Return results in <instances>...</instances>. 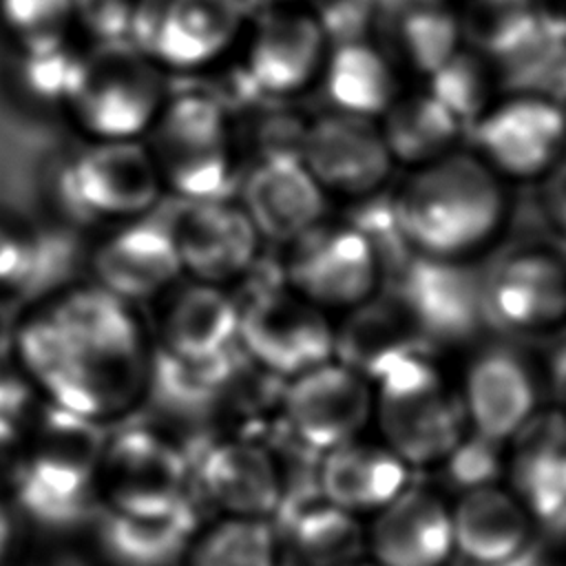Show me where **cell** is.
<instances>
[{"mask_svg":"<svg viewBox=\"0 0 566 566\" xmlns=\"http://www.w3.org/2000/svg\"><path fill=\"white\" fill-rule=\"evenodd\" d=\"M15 542V515L4 495H0V566L9 557V551Z\"/></svg>","mask_w":566,"mask_h":566,"instance_id":"44","label":"cell"},{"mask_svg":"<svg viewBox=\"0 0 566 566\" xmlns=\"http://www.w3.org/2000/svg\"><path fill=\"white\" fill-rule=\"evenodd\" d=\"M276 4H296V2H301V0H274Z\"/></svg>","mask_w":566,"mask_h":566,"instance_id":"48","label":"cell"},{"mask_svg":"<svg viewBox=\"0 0 566 566\" xmlns=\"http://www.w3.org/2000/svg\"><path fill=\"white\" fill-rule=\"evenodd\" d=\"M192 486L221 517L272 520L283 500V469L268 444L226 436L203 449Z\"/></svg>","mask_w":566,"mask_h":566,"instance_id":"20","label":"cell"},{"mask_svg":"<svg viewBox=\"0 0 566 566\" xmlns=\"http://www.w3.org/2000/svg\"><path fill=\"white\" fill-rule=\"evenodd\" d=\"M88 268L93 283L130 305L153 303L184 276L170 223L148 214L113 223L93 245Z\"/></svg>","mask_w":566,"mask_h":566,"instance_id":"19","label":"cell"},{"mask_svg":"<svg viewBox=\"0 0 566 566\" xmlns=\"http://www.w3.org/2000/svg\"><path fill=\"white\" fill-rule=\"evenodd\" d=\"M0 18L20 51L64 44L75 27L73 0H0Z\"/></svg>","mask_w":566,"mask_h":566,"instance_id":"37","label":"cell"},{"mask_svg":"<svg viewBox=\"0 0 566 566\" xmlns=\"http://www.w3.org/2000/svg\"><path fill=\"white\" fill-rule=\"evenodd\" d=\"M369 40L400 69L427 77L460 46L458 11L449 0H371Z\"/></svg>","mask_w":566,"mask_h":566,"instance_id":"26","label":"cell"},{"mask_svg":"<svg viewBox=\"0 0 566 566\" xmlns=\"http://www.w3.org/2000/svg\"><path fill=\"white\" fill-rule=\"evenodd\" d=\"M484 327L542 334L566 321V256L526 248L482 270Z\"/></svg>","mask_w":566,"mask_h":566,"instance_id":"15","label":"cell"},{"mask_svg":"<svg viewBox=\"0 0 566 566\" xmlns=\"http://www.w3.org/2000/svg\"><path fill=\"white\" fill-rule=\"evenodd\" d=\"M321 497L354 517H371L411 484V469L378 438H354L321 453Z\"/></svg>","mask_w":566,"mask_h":566,"instance_id":"28","label":"cell"},{"mask_svg":"<svg viewBox=\"0 0 566 566\" xmlns=\"http://www.w3.org/2000/svg\"><path fill=\"white\" fill-rule=\"evenodd\" d=\"M298 155L327 197L349 201L378 195L396 166L376 119L336 108L307 119Z\"/></svg>","mask_w":566,"mask_h":566,"instance_id":"14","label":"cell"},{"mask_svg":"<svg viewBox=\"0 0 566 566\" xmlns=\"http://www.w3.org/2000/svg\"><path fill=\"white\" fill-rule=\"evenodd\" d=\"M239 347L259 369L290 380L334 358V321L283 283L241 305Z\"/></svg>","mask_w":566,"mask_h":566,"instance_id":"11","label":"cell"},{"mask_svg":"<svg viewBox=\"0 0 566 566\" xmlns=\"http://www.w3.org/2000/svg\"><path fill=\"white\" fill-rule=\"evenodd\" d=\"M542 208L566 256V150L542 179Z\"/></svg>","mask_w":566,"mask_h":566,"instance_id":"41","label":"cell"},{"mask_svg":"<svg viewBox=\"0 0 566 566\" xmlns=\"http://www.w3.org/2000/svg\"><path fill=\"white\" fill-rule=\"evenodd\" d=\"M170 228L181 274L221 287L250 272L263 241L239 201L228 197L188 201Z\"/></svg>","mask_w":566,"mask_h":566,"instance_id":"18","label":"cell"},{"mask_svg":"<svg viewBox=\"0 0 566 566\" xmlns=\"http://www.w3.org/2000/svg\"><path fill=\"white\" fill-rule=\"evenodd\" d=\"M422 340L398 292L378 290L334 323V358L371 382L394 360L418 349Z\"/></svg>","mask_w":566,"mask_h":566,"instance_id":"29","label":"cell"},{"mask_svg":"<svg viewBox=\"0 0 566 566\" xmlns=\"http://www.w3.org/2000/svg\"><path fill=\"white\" fill-rule=\"evenodd\" d=\"M553 382H555L559 400H562L559 409L566 413V347L559 349L553 360Z\"/></svg>","mask_w":566,"mask_h":566,"instance_id":"45","label":"cell"},{"mask_svg":"<svg viewBox=\"0 0 566 566\" xmlns=\"http://www.w3.org/2000/svg\"><path fill=\"white\" fill-rule=\"evenodd\" d=\"M164 192L144 139H88L55 177V199L77 223H119L150 214Z\"/></svg>","mask_w":566,"mask_h":566,"instance_id":"7","label":"cell"},{"mask_svg":"<svg viewBox=\"0 0 566 566\" xmlns=\"http://www.w3.org/2000/svg\"><path fill=\"white\" fill-rule=\"evenodd\" d=\"M493 64L480 53L460 46L424 80V88L464 126L471 128L495 102Z\"/></svg>","mask_w":566,"mask_h":566,"instance_id":"35","label":"cell"},{"mask_svg":"<svg viewBox=\"0 0 566 566\" xmlns=\"http://www.w3.org/2000/svg\"><path fill=\"white\" fill-rule=\"evenodd\" d=\"M458 387L469 431L495 444H506L539 409L531 365L504 345L480 349L467 363Z\"/></svg>","mask_w":566,"mask_h":566,"instance_id":"23","label":"cell"},{"mask_svg":"<svg viewBox=\"0 0 566 566\" xmlns=\"http://www.w3.org/2000/svg\"><path fill=\"white\" fill-rule=\"evenodd\" d=\"M44 400L33 380L15 363L13 369H0V422L13 424L27 433Z\"/></svg>","mask_w":566,"mask_h":566,"instance_id":"40","label":"cell"},{"mask_svg":"<svg viewBox=\"0 0 566 566\" xmlns=\"http://www.w3.org/2000/svg\"><path fill=\"white\" fill-rule=\"evenodd\" d=\"M181 566H279L274 526L270 520L219 517L197 531Z\"/></svg>","mask_w":566,"mask_h":566,"instance_id":"34","label":"cell"},{"mask_svg":"<svg viewBox=\"0 0 566 566\" xmlns=\"http://www.w3.org/2000/svg\"><path fill=\"white\" fill-rule=\"evenodd\" d=\"M192 467L186 451L166 433L130 427L106 438L97 495L104 509L130 515H159L190 502Z\"/></svg>","mask_w":566,"mask_h":566,"instance_id":"9","label":"cell"},{"mask_svg":"<svg viewBox=\"0 0 566 566\" xmlns=\"http://www.w3.org/2000/svg\"><path fill=\"white\" fill-rule=\"evenodd\" d=\"M243 0H135L130 40L164 71H201L239 42Z\"/></svg>","mask_w":566,"mask_h":566,"instance_id":"10","label":"cell"},{"mask_svg":"<svg viewBox=\"0 0 566 566\" xmlns=\"http://www.w3.org/2000/svg\"><path fill=\"white\" fill-rule=\"evenodd\" d=\"M279 566H349L367 553L365 526L358 517L323 497L276 513Z\"/></svg>","mask_w":566,"mask_h":566,"instance_id":"31","label":"cell"},{"mask_svg":"<svg viewBox=\"0 0 566 566\" xmlns=\"http://www.w3.org/2000/svg\"><path fill=\"white\" fill-rule=\"evenodd\" d=\"M504 484L537 522L566 511V413L537 409L506 442Z\"/></svg>","mask_w":566,"mask_h":566,"instance_id":"27","label":"cell"},{"mask_svg":"<svg viewBox=\"0 0 566 566\" xmlns=\"http://www.w3.org/2000/svg\"><path fill=\"white\" fill-rule=\"evenodd\" d=\"M546 27L566 44V0H537Z\"/></svg>","mask_w":566,"mask_h":566,"instance_id":"43","label":"cell"},{"mask_svg":"<svg viewBox=\"0 0 566 566\" xmlns=\"http://www.w3.org/2000/svg\"><path fill=\"white\" fill-rule=\"evenodd\" d=\"M378 438L413 471L440 467L469 436L460 387L422 347L371 382Z\"/></svg>","mask_w":566,"mask_h":566,"instance_id":"4","label":"cell"},{"mask_svg":"<svg viewBox=\"0 0 566 566\" xmlns=\"http://www.w3.org/2000/svg\"><path fill=\"white\" fill-rule=\"evenodd\" d=\"M455 557L471 566H506L524 555L539 524L504 482L464 486L451 502Z\"/></svg>","mask_w":566,"mask_h":566,"instance_id":"25","label":"cell"},{"mask_svg":"<svg viewBox=\"0 0 566 566\" xmlns=\"http://www.w3.org/2000/svg\"><path fill=\"white\" fill-rule=\"evenodd\" d=\"M376 122L394 164L409 170L455 150L467 130L424 86L402 91Z\"/></svg>","mask_w":566,"mask_h":566,"instance_id":"33","label":"cell"},{"mask_svg":"<svg viewBox=\"0 0 566 566\" xmlns=\"http://www.w3.org/2000/svg\"><path fill=\"white\" fill-rule=\"evenodd\" d=\"M164 190L203 201L226 197L237 172V133L219 97L186 91L168 95L142 137Z\"/></svg>","mask_w":566,"mask_h":566,"instance_id":"5","label":"cell"},{"mask_svg":"<svg viewBox=\"0 0 566 566\" xmlns=\"http://www.w3.org/2000/svg\"><path fill=\"white\" fill-rule=\"evenodd\" d=\"M135 0H73L75 27L93 42L130 40Z\"/></svg>","mask_w":566,"mask_h":566,"instance_id":"39","label":"cell"},{"mask_svg":"<svg viewBox=\"0 0 566 566\" xmlns=\"http://www.w3.org/2000/svg\"><path fill=\"white\" fill-rule=\"evenodd\" d=\"M473 153L502 179H544L566 150V106L542 91L495 99L469 128Z\"/></svg>","mask_w":566,"mask_h":566,"instance_id":"12","label":"cell"},{"mask_svg":"<svg viewBox=\"0 0 566 566\" xmlns=\"http://www.w3.org/2000/svg\"><path fill=\"white\" fill-rule=\"evenodd\" d=\"M318 82L336 111L369 119H378L405 91L400 69L369 38L329 46Z\"/></svg>","mask_w":566,"mask_h":566,"instance_id":"32","label":"cell"},{"mask_svg":"<svg viewBox=\"0 0 566 566\" xmlns=\"http://www.w3.org/2000/svg\"><path fill=\"white\" fill-rule=\"evenodd\" d=\"M504 179L473 150L411 168L391 197L396 230L411 254L471 261L506 221Z\"/></svg>","mask_w":566,"mask_h":566,"instance_id":"2","label":"cell"},{"mask_svg":"<svg viewBox=\"0 0 566 566\" xmlns=\"http://www.w3.org/2000/svg\"><path fill=\"white\" fill-rule=\"evenodd\" d=\"M82 49L71 46V42L20 51L15 80L27 99L40 106H57L64 111L69 91L75 80Z\"/></svg>","mask_w":566,"mask_h":566,"instance_id":"36","label":"cell"},{"mask_svg":"<svg viewBox=\"0 0 566 566\" xmlns=\"http://www.w3.org/2000/svg\"><path fill=\"white\" fill-rule=\"evenodd\" d=\"M281 411L294 440L321 455L371 424L374 385L332 358L285 380Z\"/></svg>","mask_w":566,"mask_h":566,"instance_id":"13","label":"cell"},{"mask_svg":"<svg viewBox=\"0 0 566 566\" xmlns=\"http://www.w3.org/2000/svg\"><path fill=\"white\" fill-rule=\"evenodd\" d=\"M398 294L422 338L462 343L484 327L482 270L471 261L411 254Z\"/></svg>","mask_w":566,"mask_h":566,"instance_id":"22","label":"cell"},{"mask_svg":"<svg viewBox=\"0 0 566 566\" xmlns=\"http://www.w3.org/2000/svg\"><path fill=\"white\" fill-rule=\"evenodd\" d=\"M27 460V433L0 422V495L9 497Z\"/></svg>","mask_w":566,"mask_h":566,"instance_id":"42","label":"cell"},{"mask_svg":"<svg viewBox=\"0 0 566 566\" xmlns=\"http://www.w3.org/2000/svg\"><path fill=\"white\" fill-rule=\"evenodd\" d=\"M283 250L285 285L329 314H343L380 290L382 256L352 219L323 217Z\"/></svg>","mask_w":566,"mask_h":566,"instance_id":"8","label":"cell"},{"mask_svg":"<svg viewBox=\"0 0 566 566\" xmlns=\"http://www.w3.org/2000/svg\"><path fill=\"white\" fill-rule=\"evenodd\" d=\"M199 528L192 502L159 515H130L102 506L93 520L97 551L111 566H177Z\"/></svg>","mask_w":566,"mask_h":566,"instance_id":"30","label":"cell"},{"mask_svg":"<svg viewBox=\"0 0 566 566\" xmlns=\"http://www.w3.org/2000/svg\"><path fill=\"white\" fill-rule=\"evenodd\" d=\"M35 566H84L80 559H71V557H57V559H49L44 564H35Z\"/></svg>","mask_w":566,"mask_h":566,"instance_id":"46","label":"cell"},{"mask_svg":"<svg viewBox=\"0 0 566 566\" xmlns=\"http://www.w3.org/2000/svg\"><path fill=\"white\" fill-rule=\"evenodd\" d=\"M153 347L188 367H206L232 356L239 345L241 305L221 285L181 276L153 301Z\"/></svg>","mask_w":566,"mask_h":566,"instance_id":"17","label":"cell"},{"mask_svg":"<svg viewBox=\"0 0 566 566\" xmlns=\"http://www.w3.org/2000/svg\"><path fill=\"white\" fill-rule=\"evenodd\" d=\"M327 53V27L316 13L298 4H276L250 27L241 62L256 93L294 97L321 80Z\"/></svg>","mask_w":566,"mask_h":566,"instance_id":"16","label":"cell"},{"mask_svg":"<svg viewBox=\"0 0 566 566\" xmlns=\"http://www.w3.org/2000/svg\"><path fill=\"white\" fill-rule=\"evenodd\" d=\"M104 444L99 422L44 400L27 429V460L9 504L44 531L91 524L102 506L97 469Z\"/></svg>","mask_w":566,"mask_h":566,"instance_id":"3","label":"cell"},{"mask_svg":"<svg viewBox=\"0 0 566 566\" xmlns=\"http://www.w3.org/2000/svg\"><path fill=\"white\" fill-rule=\"evenodd\" d=\"M327 195L298 153L256 155L239 181V206L263 241L287 245L327 217Z\"/></svg>","mask_w":566,"mask_h":566,"instance_id":"21","label":"cell"},{"mask_svg":"<svg viewBox=\"0 0 566 566\" xmlns=\"http://www.w3.org/2000/svg\"><path fill=\"white\" fill-rule=\"evenodd\" d=\"M11 358L49 402L102 424L146 398L155 347L135 305L91 281L20 314Z\"/></svg>","mask_w":566,"mask_h":566,"instance_id":"1","label":"cell"},{"mask_svg":"<svg viewBox=\"0 0 566 566\" xmlns=\"http://www.w3.org/2000/svg\"><path fill=\"white\" fill-rule=\"evenodd\" d=\"M168 97L164 69L133 40L82 49L64 113L88 139H142Z\"/></svg>","mask_w":566,"mask_h":566,"instance_id":"6","label":"cell"},{"mask_svg":"<svg viewBox=\"0 0 566 566\" xmlns=\"http://www.w3.org/2000/svg\"><path fill=\"white\" fill-rule=\"evenodd\" d=\"M349 566H378V564L371 562L369 557H363V559H358V562H354V564H349Z\"/></svg>","mask_w":566,"mask_h":566,"instance_id":"47","label":"cell"},{"mask_svg":"<svg viewBox=\"0 0 566 566\" xmlns=\"http://www.w3.org/2000/svg\"><path fill=\"white\" fill-rule=\"evenodd\" d=\"M40 265V239L31 223L0 210V296L27 285Z\"/></svg>","mask_w":566,"mask_h":566,"instance_id":"38","label":"cell"},{"mask_svg":"<svg viewBox=\"0 0 566 566\" xmlns=\"http://www.w3.org/2000/svg\"><path fill=\"white\" fill-rule=\"evenodd\" d=\"M367 555L378 566H449L455 557L451 502L409 484L369 517Z\"/></svg>","mask_w":566,"mask_h":566,"instance_id":"24","label":"cell"}]
</instances>
